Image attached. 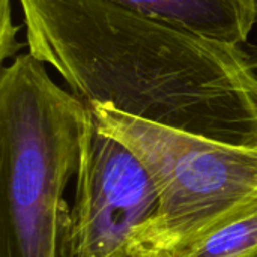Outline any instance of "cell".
Wrapping results in <instances>:
<instances>
[{
  "instance_id": "obj_1",
  "label": "cell",
  "mask_w": 257,
  "mask_h": 257,
  "mask_svg": "<svg viewBox=\"0 0 257 257\" xmlns=\"http://www.w3.org/2000/svg\"><path fill=\"white\" fill-rule=\"evenodd\" d=\"M26 45L84 102L257 148V62L242 44L110 0H17Z\"/></svg>"
},
{
  "instance_id": "obj_2",
  "label": "cell",
  "mask_w": 257,
  "mask_h": 257,
  "mask_svg": "<svg viewBox=\"0 0 257 257\" xmlns=\"http://www.w3.org/2000/svg\"><path fill=\"white\" fill-rule=\"evenodd\" d=\"M87 104L45 63L18 54L0 74V257H63Z\"/></svg>"
},
{
  "instance_id": "obj_3",
  "label": "cell",
  "mask_w": 257,
  "mask_h": 257,
  "mask_svg": "<svg viewBox=\"0 0 257 257\" xmlns=\"http://www.w3.org/2000/svg\"><path fill=\"white\" fill-rule=\"evenodd\" d=\"M86 104L99 128L143 161L160 194L157 217L131 251L176 256L220 224L257 208V148L152 123L110 102Z\"/></svg>"
},
{
  "instance_id": "obj_4",
  "label": "cell",
  "mask_w": 257,
  "mask_h": 257,
  "mask_svg": "<svg viewBox=\"0 0 257 257\" xmlns=\"http://www.w3.org/2000/svg\"><path fill=\"white\" fill-rule=\"evenodd\" d=\"M75 200L63 257H123L160 209L157 185L143 161L104 133L87 105Z\"/></svg>"
},
{
  "instance_id": "obj_5",
  "label": "cell",
  "mask_w": 257,
  "mask_h": 257,
  "mask_svg": "<svg viewBox=\"0 0 257 257\" xmlns=\"http://www.w3.org/2000/svg\"><path fill=\"white\" fill-rule=\"evenodd\" d=\"M188 27L205 36L244 44L257 23V0H110Z\"/></svg>"
},
{
  "instance_id": "obj_6",
  "label": "cell",
  "mask_w": 257,
  "mask_h": 257,
  "mask_svg": "<svg viewBox=\"0 0 257 257\" xmlns=\"http://www.w3.org/2000/svg\"><path fill=\"white\" fill-rule=\"evenodd\" d=\"M173 257H257V208L220 224Z\"/></svg>"
},
{
  "instance_id": "obj_7",
  "label": "cell",
  "mask_w": 257,
  "mask_h": 257,
  "mask_svg": "<svg viewBox=\"0 0 257 257\" xmlns=\"http://www.w3.org/2000/svg\"><path fill=\"white\" fill-rule=\"evenodd\" d=\"M0 60L5 62L8 57H12L24 47V42L17 39L20 27L12 23V8L11 0H2V20H0Z\"/></svg>"
},
{
  "instance_id": "obj_8",
  "label": "cell",
  "mask_w": 257,
  "mask_h": 257,
  "mask_svg": "<svg viewBox=\"0 0 257 257\" xmlns=\"http://www.w3.org/2000/svg\"><path fill=\"white\" fill-rule=\"evenodd\" d=\"M123 257H158V256L148 254V253H140V251H130L128 254H125Z\"/></svg>"
}]
</instances>
